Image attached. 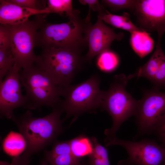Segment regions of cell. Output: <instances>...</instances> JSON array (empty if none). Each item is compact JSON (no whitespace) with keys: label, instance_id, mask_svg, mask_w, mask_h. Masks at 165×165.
I'll use <instances>...</instances> for the list:
<instances>
[{"label":"cell","instance_id":"e575fe53","mask_svg":"<svg viewBox=\"0 0 165 165\" xmlns=\"http://www.w3.org/2000/svg\"><path fill=\"white\" fill-rule=\"evenodd\" d=\"M39 165H49V164L45 160H44ZM82 165H85L83 163Z\"/></svg>","mask_w":165,"mask_h":165},{"label":"cell","instance_id":"30bf717a","mask_svg":"<svg viewBox=\"0 0 165 165\" xmlns=\"http://www.w3.org/2000/svg\"><path fill=\"white\" fill-rule=\"evenodd\" d=\"M15 64L0 82V114L1 118L11 119L13 110L25 105V97L21 92L19 72Z\"/></svg>","mask_w":165,"mask_h":165},{"label":"cell","instance_id":"484cf974","mask_svg":"<svg viewBox=\"0 0 165 165\" xmlns=\"http://www.w3.org/2000/svg\"><path fill=\"white\" fill-rule=\"evenodd\" d=\"M151 82L153 85V87L165 89V59L160 65Z\"/></svg>","mask_w":165,"mask_h":165},{"label":"cell","instance_id":"d6a6232c","mask_svg":"<svg viewBox=\"0 0 165 165\" xmlns=\"http://www.w3.org/2000/svg\"><path fill=\"white\" fill-rule=\"evenodd\" d=\"M161 143L160 145L162 146L165 147V137L159 139Z\"/></svg>","mask_w":165,"mask_h":165},{"label":"cell","instance_id":"1f68e13d","mask_svg":"<svg viewBox=\"0 0 165 165\" xmlns=\"http://www.w3.org/2000/svg\"><path fill=\"white\" fill-rule=\"evenodd\" d=\"M159 139L165 137V123L158 128L154 133Z\"/></svg>","mask_w":165,"mask_h":165},{"label":"cell","instance_id":"277c9868","mask_svg":"<svg viewBox=\"0 0 165 165\" xmlns=\"http://www.w3.org/2000/svg\"><path fill=\"white\" fill-rule=\"evenodd\" d=\"M128 79L123 74L114 76L108 90L103 91L101 108L111 117V127L105 130L107 138L116 136L121 125L135 116L138 101L134 99L126 90Z\"/></svg>","mask_w":165,"mask_h":165},{"label":"cell","instance_id":"6da1fadb","mask_svg":"<svg viewBox=\"0 0 165 165\" xmlns=\"http://www.w3.org/2000/svg\"><path fill=\"white\" fill-rule=\"evenodd\" d=\"M63 112L62 108L58 106L43 117H34L29 110L19 116L13 115L11 119L24 138L26 144L22 156L30 159L32 155L55 141L63 131L60 117Z\"/></svg>","mask_w":165,"mask_h":165},{"label":"cell","instance_id":"f546056e","mask_svg":"<svg viewBox=\"0 0 165 165\" xmlns=\"http://www.w3.org/2000/svg\"><path fill=\"white\" fill-rule=\"evenodd\" d=\"M87 165H110L109 160H105L90 156L88 157Z\"/></svg>","mask_w":165,"mask_h":165},{"label":"cell","instance_id":"7402d4cb","mask_svg":"<svg viewBox=\"0 0 165 165\" xmlns=\"http://www.w3.org/2000/svg\"><path fill=\"white\" fill-rule=\"evenodd\" d=\"M45 160L50 165H82V159L77 158L71 153L61 154L47 159Z\"/></svg>","mask_w":165,"mask_h":165},{"label":"cell","instance_id":"83f0119b","mask_svg":"<svg viewBox=\"0 0 165 165\" xmlns=\"http://www.w3.org/2000/svg\"><path fill=\"white\" fill-rule=\"evenodd\" d=\"M11 48V39L9 31L6 25H0V49Z\"/></svg>","mask_w":165,"mask_h":165},{"label":"cell","instance_id":"44dd1931","mask_svg":"<svg viewBox=\"0 0 165 165\" xmlns=\"http://www.w3.org/2000/svg\"><path fill=\"white\" fill-rule=\"evenodd\" d=\"M15 63L11 48L0 49V82Z\"/></svg>","mask_w":165,"mask_h":165},{"label":"cell","instance_id":"ac0fdd59","mask_svg":"<svg viewBox=\"0 0 165 165\" xmlns=\"http://www.w3.org/2000/svg\"><path fill=\"white\" fill-rule=\"evenodd\" d=\"M69 141L71 153L77 158L88 157L93 153L94 145L91 139L85 135H79Z\"/></svg>","mask_w":165,"mask_h":165},{"label":"cell","instance_id":"9a60e30c","mask_svg":"<svg viewBox=\"0 0 165 165\" xmlns=\"http://www.w3.org/2000/svg\"><path fill=\"white\" fill-rule=\"evenodd\" d=\"M130 34V42L131 47L141 59L152 51L154 42L149 33L144 31H138Z\"/></svg>","mask_w":165,"mask_h":165},{"label":"cell","instance_id":"2e32d148","mask_svg":"<svg viewBox=\"0 0 165 165\" xmlns=\"http://www.w3.org/2000/svg\"><path fill=\"white\" fill-rule=\"evenodd\" d=\"M98 13V18L115 28L125 30L130 33L135 31H143L132 23L127 13H124L122 15H116L104 9Z\"/></svg>","mask_w":165,"mask_h":165},{"label":"cell","instance_id":"5b68a950","mask_svg":"<svg viewBox=\"0 0 165 165\" xmlns=\"http://www.w3.org/2000/svg\"><path fill=\"white\" fill-rule=\"evenodd\" d=\"M81 52L52 48L43 50L35 63L61 87L69 85L85 62Z\"/></svg>","mask_w":165,"mask_h":165},{"label":"cell","instance_id":"4fadbf2b","mask_svg":"<svg viewBox=\"0 0 165 165\" xmlns=\"http://www.w3.org/2000/svg\"><path fill=\"white\" fill-rule=\"evenodd\" d=\"M50 13L46 7L43 9H35L22 7L9 2L0 0V23L9 25H18L28 20L33 15Z\"/></svg>","mask_w":165,"mask_h":165},{"label":"cell","instance_id":"ba28073f","mask_svg":"<svg viewBox=\"0 0 165 165\" xmlns=\"http://www.w3.org/2000/svg\"><path fill=\"white\" fill-rule=\"evenodd\" d=\"M153 87L143 92L138 101L134 122L137 132L133 140L145 135L154 134L165 123V89Z\"/></svg>","mask_w":165,"mask_h":165},{"label":"cell","instance_id":"603a6c76","mask_svg":"<svg viewBox=\"0 0 165 165\" xmlns=\"http://www.w3.org/2000/svg\"><path fill=\"white\" fill-rule=\"evenodd\" d=\"M136 0H104L102 3L108 7L112 11L123 9L133 11Z\"/></svg>","mask_w":165,"mask_h":165},{"label":"cell","instance_id":"d4e9b609","mask_svg":"<svg viewBox=\"0 0 165 165\" xmlns=\"http://www.w3.org/2000/svg\"><path fill=\"white\" fill-rule=\"evenodd\" d=\"M19 6L35 9H43L46 8L47 1L38 0H7Z\"/></svg>","mask_w":165,"mask_h":165},{"label":"cell","instance_id":"7a4b0ae2","mask_svg":"<svg viewBox=\"0 0 165 165\" xmlns=\"http://www.w3.org/2000/svg\"><path fill=\"white\" fill-rule=\"evenodd\" d=\"M66 23L52 24L44 22L37 32L35 46L43 50L55 48L81 52L87 44L84 30L86 25L77 10Z\"/></svg>","mask_w":165,"mask_h":165},{"label":"cell","instance_id":"ffe728a7","mask_svg":"<svg viewBox=\"0 0 165 165\" xmlns=\"http://www.w3.org/2000/svg\"><path fill=\"white\" fill-rule=\"evenodd\" d=\"M46 7L50 13H55L69 18L74 16L76 10H73L71 0H48Z\"/></svg>","mask_w":165,"mask_h":165},{"label":"cell","instance_id":"cb8c5ba5","mask_svg":"<svg viewBox=\"0 0 165 165\" xmlns=\"http://www.w3.org/2000/svg\"><path fill=\"white\" fill-rule=\"evenodd\" d=\"M71 153L69 141H55L50 150L45 151V159L61 154Z\"/></svg>","mask_w":165,"mask_h":165},{"label":"cell","instance_id":"8fae6325","mask_svg":"<svg viewBox=\"0 0 165 165\" xmlns=\"http://www.w3.org/2000/svg\"><path fill=\"white\" fill-rule=\"evenodd\" d=\"M133 11L142 30L149 34L165 32V0H136Z\"/></svg>","mask_w":165,"mask_h":165},{"label":"cell","instance_id":"d6986e66","mask_svg":"<svg viewBox=\"0 0 165 165\" xmlns=\"http://www.w3.org/2000/svg\"><path fill=\"white\" fill-rule=\"evenodd\" d=\"M119 63L118 56L110 50L99 55L97 61V64L99 69L106 73H110L114 71Z\"/></svg>","mask_w":165,"mask_h":165},{"label":"cell","instance_id":"52a82bcc","mask_svg":"<svg viewBox=\"0 0 165 165\" xmlns=\"http://www.w3.org/2000/svg\"><path fill=\"white\" fill-rule=\"evenodd\" d=\"M46 14L38 15L34 19L19 24L5 25L10 34L11 49L15 64L20 69L27 68L36 61L37 56L34 52L36 34L45 21Z\"/></svg>","mask_w":165,"mask_h":165},{"label":"cell","instance_id":"9c48e42d","mask_svg":"<svg viewBox=\"0 0 165 165\" xmlns=\"http://www.w3.org/2000/svg\"><path fill=\"white\" fill-rule=\"evenodd\" d=\"M106 147L117 145L127 153V159L119 161L118 165H162L165 160V147L155 140L144 139L139 141L121 139L116 136L105 139Z\"/></svg>","mask_w":165,"mask_h":165},{"label":"cell","instance_id":"d590c367","mask_svg":"<svg viewBox=\"0 0 165 165\" xmlns=\"http://www.w3.org/2000/svg\"><path fill=\"white\" fill-rule=\"evenodd\" d=\"M163 165H165V160L164 162H163Z\"/></svg>","mask_w":165,"mask_h":165},{"label":"cell","instance_id":"f1b7e54d","mask_svg":"<svg viewBox=\"0 0 165 165\" xmlns=\"http://www.w3.org/2000/svg\"><path fill=\"white\" fill-rule=\"evenodd\" d=\"M81 4L86 5H88L89 8L88 14L84 20L86 23H90V12L91 8L94 11H97L98 12L101 11L104 8L99 3L98 1L97 0H79Z\"/></svg>","mask_w":165,"mask_h":165},{"label":"cell","instance_id":"8992f818","mask_svg":"<svg viewBox=\"0 0 165 165\" xmlns=\"http://www.w3.org/2000/svg\"><path fill=\"white\" fill-rule=\"evenodd\" d=\"M100 83L99 76L94 75L79 84L61 87V96L64 99L60 105L66 112L62 122L72 116L74 121L80 114L101 107L103 91Z\"/></svg>","mask_w":165,"mask_h":165},{"label":"cell","instance_id":"4dcf8cb0","mask_svg":"<svg viewBox=\"0 0 165 165\" xmlns=\"http://www.w3.org/2000/svg\"><path fill=\"white\" fill-rule=\"evenodd\" d=\"M30 160L24 158L21 155L14 157L10 165H29Z\"/></svg>","mask_w":165,"mask_h":165},{"label":"cell","instance_id":"836d02e7","mask_svg":"<svg viewBox=\"0 0 165 165\" xmlns=\"http://www.w3.org/2000/svg\"><path fill=\"white\" fill-rule=\"evenodd\" d=\"M10 164L7 162L1 161L0 162V165H10Z\"/></svg>","mask_w":165,"mask_h":165},{"label":"cell","instance_id":"7c38bea8","mask_svg":"<svg viewBox=\"0 0 165 165\" xmlns=\"http://www.w3.org/2000/svg\"><path fill=\"white\" fill-rule=\"evenodd\" d=\"M84 32L89 48L83 57L85 62H90L95 56L110 50L113 41H120L124 36L122 32L115 33L114 29L107 26L99 18L93 25L86 23Z\"/></svg>","mask_w":165,"mask_h":165},{"label":"cell","instance_id":"3957f363","mask_svg":"<svg viewBox=\"0 0 165 165\" xmlns=\"http://www.w3.org/2000/svg\"><path fill=\"white\" fill-rule=\"evenodd\" d=\"M22 86L26 94L24 108L35 109L42 106L53 108L60 105L62 100L61 87L35 64L19 72Z\"/></svg>","mask_w":165,"mask_h":165},{"label":"cell","instance_id":"e0dca14e","mask_svg":"<svg viewBox=\"0 0 165 165\" xmlns=\"http://www.w3.org/2000/svg\"><path fill=\"white\" fill-rule=\"evenodd\" d=\"M25 139L20 133L10 131L4 138L2 143L4 151L14 157L20 156L26 148Z\"/></svg>","mask_w":165,"mask_h":165},{"label":"cell","instance_id":"4316f807","mask_svg":"<svg viewBox=\"0 0 165 165\" xmlns=\"http://www.w3.org/2000/svg\"><path fill=\"white\" fill-rule=\"evenodd\" d=\"M91 139L93 143L94 148L93 153L90 155L104 160H108V149L99 143L95 137H92Z\"/></svg>","mask_w":165,"mask_h":165},{"label":"cell","instance_id":"5bb4252c","mask_svg":"<svg viewBox=\"0 0 165 165\" xmlns=\"http://www.w3.org/2000/svg\"><path fill=\"white\" fill-rule=\"evenodd\" d=\"M158 36L156 49L154 53L145 64L140 67L135 73L128 76V80L135 77H142L151 82L152 81L160 65L165 59V55L160 43L162 35Z\"/></svg>","mask_w":165,"mask_h":165}]
</instances>
